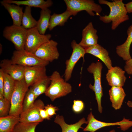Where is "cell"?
Wrapping results in <instances>:
<instances>
[{
    "mask_svg": "<svg viewBox=\"0 0 132 132\" xmlns=\"http://www.w3.org/2000/svg\"><path fill=\"white\" fill-rule=\"evenodd\" d=\"M73 49L72 54L69 58L65 62L66 68L64 74V79L67 82L71 78L72 72L76 64L81 57L84 60V56L86 54L85 49L76 42L75 40L71 43Z\"/></svg>",
    "mask_w": 132,
    "mask_h": 132,
    "instance_id": "obj_10",
    "label": "cell"
},
{
    "mask_svg": "<svg viewBox=\"0 0 132 132\" xmlns=\"http://www.w3.org/2000/svg\"><path fill=\"white\" fill-rule=\"evenodd\" d=\"M98 1L100 4L107 5L110 9L109 14L108 15L100 16L99 19L106 23L112 22V30H115L120 24L129 20L125 4L122 0H115L112 2L105 0H99Z\"/></svg>",
    "mask_w": 132,
    "mask_h": 132,
    "instance_id": "obj_1",
    "label": "cell"
},
{
    "mask_svg": "<svg viewBox=\"0 0 132 132\" xmlns=\"http://www.w3.org/2000/svg\"><path fill=\"white\" fill-rule=\"evenodd\" d=\"M127 104L128 106L132 108V101H128L127 103Z\"/></svg>",
    "mask_w": 132,
    "mask_h": 132,
    "instance_id": "obj_38",
    "label": "cell"
},
{
    "mask_svg": "<svg viewBox=\"0 0 132 132\" xmlns=\"http://www.w3.org/2000/svg\"><path fill=\"white\" fill-rule=\"evenodd\" d=\"M1 5L7 11L12 19L13 25L18 26L22 25L23 12V8L15 4H11L4 2H0Z\"/></svg>",
    "mask_w": 132,
    "mask_h": 132,
    "instance_id": "obj_18",
    "label": "cell"
},
{
    "mask_svg": "<svg viewBox=\"0 0 132 132\" xmlns=\"http://www.w3.org/2000/svg\"><path fill=\"white\" fill-rule=\"evenodd\" d=\"M72 15V13L67 10L61 14L54 13L51 16L48 29L51 31L57 26L64 25L69 17Z\"/></svg>",
    "mask_w": 132,
    "mask_h": 132,
    "instance_id": "obj_24",
    "label": "cell"
},
{
    "mask_svg": "<svg viewBox=\"0 0 132 132\" xmlns=\"http://www.w3.org/2000/svg\"><path fill=\"white\" fill-rule=\"evenodd\" d=\"M47 77L45 66L25 67L24 79L28 87Z\"/></svg>",
    "mask_w": 132,
    "mask_h": 132,
    "instance_id": "obj_14",
    "label": "cell"
},
{
    "mask_svg": "<svg viewBox=\"0 0 132 132\" xmlns=\"http://www.w3.org/2000/svg\"><path fill=\"white\" fill-rule=\"evenodd\" d=\"M2 45L1 44H0V54H1V53L2 52Z\"/></svg>",
    "mask_w": 132,
    "mask_h": 132,
    "instance_id": "obj_39",
    "label": "cell"
},
{
    "mask_svg": "<svg viewBox=\"0 0 132 132\" xmlns=\"http://www.w3.org/2000/svg\"><path fill=\"white\" fill-rule=\"evenodd\" d=\"M44 109L48 115L51 117L56 114V112L59 110L57 107L54 106L51 104H48L45 106Z\"/></svg>",
    "mask_w": 132,
    "mask_h": 132,
    "instance_id": "obj_33",
    "label": "cell"
},
{
    "mask_svg": "<svg viewBox=\"0 0 132 132\" xmlns=\"http://www.w3.org/2000/svg\"><path fill=\"white\" fill-rule=\"evenodd\" d=\"M125 71L118 66L112 67L106 75V79L109 85L112 87H122L127 78L125 75Z\"/></svg>",
    "mask_w": 132,
    "mask_h": 132,
    "instance_id": "obj_15",
    "label": "cell"
},
{
    "mask_svg": "<svg viewBox=\"0 0 132 132\" xmlns=\"http://www.w3.org/2000/svg\"><path fill=\"white\" fill-rule=\"evenodd\" d=\"M51 37L49 34H41L36 27L27 30L24 49L34 54L42 45L49 41Z\"/></svg>",
    "mask_w": 132,
    "mask_h": 132,
    "instance_id": "obj_8",
    "label": "cell"
},
{
    "mask_svg": "<svg viewBox=\"0 0 132 132\" xmlns=\"http://www.w3.org/2000/svg\"><path fill=\"white\" fill-rule=\"evenodd\" d=\"M49 77L50 84L45 94L51 101L65 96L72 92L71 85L61 77L58 72L54 71Z\"/></svg>",
    "mask_w": 132,
    "mask_h": 132,
    "instance_id": "obj_2",
    "label": "cell"
},
{
    "mask_svg": "<svg viewBox=\"0 0 132 132\" xmlns=\"http://www.w3.org/2000/svg\"><path fill=\"white\" fill-rule=\"evenodd\" d=\"M97 32L92 22H89L82 30V38L79 45L85 49L98 44V37Z\"/></svg>",
    "mask_w": 132,
    "mask_h": 132,
    "instance_id": "obj_16",
    "label": "cell"
},
{
    "mask_svg": "<svg viewBox=\"0 0 132 132\" xmlns=\"http://www.w3.org/2000/svg\"><path fill=\"white\" fill-rule=\"evenodd\" d=\"M39 123H23L19 122L14 127L12 132H35Z\"/></svg>",
    "mask_w": 132,
    "mask_h": 132,
    "instance_id": "obj_29",
    "label": "cell"
},
{
    "mask_svg": "<svg viewBox=\"0 0 132 132\" xmlns=\"http://www.w3.org/2000/svg\"><path fill=\"white\" fill-rule=\"evenodd\" d=\"M27 32V30L22 26L12 25L5 27L3 35L13 44L16 50L21 51L24 49Z\"/></svg>",
    "mask_w": 132,
    "mask_h": 132,
    "instance_id": "obj_5",
    "label": "cell"
},
{
    "mask_svg": "<svg viewBox=\"0 0 132 132\" xmlns=\"http://www.w3.org/2000/svg\"><path fill=\"white\" fill-rule=\"evenodd\" d=\"M84 104L81 100H74L72 106V109L73 111L76 113H79L83 110Z\"/></svg>",
    "mask_w": 132,
    "mask_h": 132,
    "instance_id": "obj_32",
    "label": "cell"
},
{
    "mask_svg": "<svg viewBox=\"0 0 132 132\" xmlns=\"http://www.w3.org/2000/svg\"><path fill=\"white\" fill-rule=\"evenodd\" d=\"M125 72L128 74L132 75V58L126 61L124 67Z\"/></svg>",
    "mask_w": 132,
    "mask_h": 132,
    "instance_id": "obj_35",
    "label": "cell"
},
{
    "mask_svg": "<svg viewBox=\"0 0 132 132\" xmlns=\"http://www.w3.org/2000/svg\"><path fill=\"white\" fill-rule=\"evenodd\" d=\"M4 2L10 4H13L18 6L25 5L31 7L39 8L41 10L46 9L53 4V1L51 0L45 1L44 0H27L17 1L13 0H3Z\"/></svg>",
    "mask_w": 132,
    "mask_h": 132,
    "instance_id": "obj_22",
    "label": "cell"
},
{
    "mask_svg": "<svg viewBox=\"0 0 132 132\" xmlns=\"http://www.w3.org/2000/svg\"><path fill=\"white\" fill-rule=\"evenodd\" d=\"M31 7L26 6L22 16L21 26L25 29L28 30L36 27L37 21L32 16Z\"/></svg>",
    "mask_w": 132,
    "mask_h": 132,
    "instance_id": "obj_27",
    "label": "cell"
},
{
    "mask_svg": "<svg viewBox=\"0 0 132 132\" xmlns=\"http://www.w3.org/2000/svg\"><path fill=\"white\" fill-rule=\"evenodd\" d=\"M102 67V63L100 62L97 61L96 63H91L87 68L88 71L93 74L94 79V84L92 85L90 84L89 86L94 92L95 99L98 104V110L100 113H102V111L101 99L103 94L101 84Z\"/></svg>",
    "mask_w": 132,
    "mask_h": 132,
    "instance_id": "obj_6",
    "label": "cell"
},
{
    "mask_svg": "<svg viewBox=\"0 0 132 132\" xmlns=\"http://www.w3.org/2000/svg\"><path fill=\"white\" fill-rule=\"evenodd\" d=\"M28 88L24 78L20 81H15L14 89L10 100L11 107L9 115L20 116L23 111V101Z\"/></svg>",
    "mask_w": 132,
    "mask_h": 132,
    "instance_id": "obj_3",
    "label": "cell"
},
{
    "mask_svg": "<svg viewBox=\"0 0 132 132\" xmlns=\"http://www.w3.org/2000/svg\"><path fill=\"white\" fill-rule=\"evenodd\" d=\"M40 114L41 117L44 120H50L51 117L48 115L44 109H42L40 110Z\"/></svg>",
    "mask_w": 132,
    "mask_h": 132,
    "instance_id": "obj_36",
    "label": "cell"
},
{
    "mask_svg": "<svg viewBox=\"0 0 132 132\" xmlns=\"http://www.w3.org/2000/svg\"><path fill=\"white\" fill-rule=\"evenodd\" d=\"M85 49L86 53L92 55L100 59L104 63L108 69L112 67L108 52L101 45L97 44Z\"/></svg>",
    "mask_w": 132,
    "mask_h": 132,
    "instance_id": "obj_17",
    "label": "cell"
},
{
    "mask_svg": "<svg viewBox=\"0 0 132 132\" xmlns=\"http://www.w3.org/2000/svg\"><path fill=\"white\" fill-rule=\"evenodd\" d=\"M51 13V11L48 8L41 10V11L40 17L37 21L36 27L41 34H45L46 30L48 28Z\"/></svg>",
    "mask_w": 132,
    "mask_h": 132,
    "instance_id": "obj_25",
    "label": "cell"
},
{
    "mask_svg": "<svg viewBox=\"0 0 132 132\" xmlns=\"http://www.w3.org/2000/svg\"><path fill=\"white\" fill-rule=\"evenodd\" d=\"M128 37L122 44L117 46L116 48V53L123 60L127 61L132 58L130 53V48L132 43V24L127 30Z\"/></svg>",
    "mask_w": 132,
    "mask_h": 132,
    "instance_id": "obj_19",
    "label": "cell"
},
{
    "mask_svg": "<svg viewBox=\"0 0 132 132\" xmlns=\"http://www.w3.org/2000/svg\"><path fill=\"white\" fill-rule=\"evenodd\" d=\"M58 44L56 42L50 40L42 45L34 54L41 60L52 62L59 58V54L57 48Z\"/></svg>",
    "mask_w": 132,
    "mask_h": 132,
    "instance_id": "obj_11",
    "label": "cell"
},
{
    "mask_svg": "<svg viewBox=\"0 0 132 132\" xmlns=\"http://www.w3.org/2000/svg\"><path fill=\"white\" fill-rule=\"evenodd\" d=\"M109 132H115V131L114 130H112L110 131Z\"/></svg>",
    "mask_w": 132,
    "mask_h": 132,
    "instance_id": "obj_40",
    "label": "cell"
},
{
    "mask_svg": "<svg viewBox=\"0 0 132 132\" xmlns=\"http://www.w3.org/2000/svg\"><path fill=\"white\" fill-rule=\"evenodd\" d=\"M11 107L10 101L4 97L0 99V117L9 115Z\"/></svg>",
    "mask_w": 132,
    "mask_h": 132,
    "instance_id": "obj_31",
    "label": "cell"
},
{
    "mask_svg": "<svg viewBox=\"0 0 132 132\" xmlns=\"http://www.w3.org/2000/svg\"><path fill=\"white\" fill-rule=\"evenodd\" d=\"M15 81L9 75L4 73L3 88L4 97L5 99L10 101L14 89Z\"/></svg>",
    "mask_w": 132,
    "mask_h": 132,
    "instance_id": "obj_28",
    "label": "cell"
},
{
    "mask_svg": "<svg viewBox=\"0 0 132 132\" xmlns=\"http://www.w3.org/2000/svg\"><path fill=\"white\" fill-rule=\"evenodd\" d=\"M20 116L9 115L0 117V132H12L15 125L20 121Z\"/></svg>",
    "mask_w": 132,
    "mask_h": 132,
    "instance_id": "obj_23",
    "label": "cell"
},
{
    "mask_svg": "<svg viewBox=\"0 0 132 132\" xmlns=\"http://www.w3.org/2000/svg\"><path fill=\"white\" fill-rule=\"evenodd\" d=\"M11 60L14 63L25 67H46L49 63L40 59L34 54L28 52L24 49L21 51H14Z\"/></svg>",
    "mask_w": 132,
    "mask_h": 132,
    "instance_id": "obj_7",
    "label": "cell"
},
{
    "mask_svg": "<svg viewBox=\"0 0 132 132\" xmlns=\"http://www.w3.org/2000/svg\"><path fill=\"white\" fill-rule=\"evenodd\" d=\"M109 93L112 107L116 110L120 109L126 96L122 87H111L109 90Z\"/></svg>",
    "mask_w": 132,
    "mask_h": 132,
    "instance_id": "obj_21",
    "label": "cell"
},
{
    "mask_svg": "<svg viewBox=\"0 0 132 132\" xmlns=\"http://www.w3.org/2000/svg\"><path fill=\"white\" fill-rule=\"evenodd\" d=\"M0 68L5 73L9 75L15 81H20L24 78L25 66L13 63L11 59L1 60Z\"/></svg>",
    "mask_w": 132,
    "mask_h": 132,
    "instance_id": "obj_13",
    "label": "cell"
},
{
    "mask_svg": "<svg viewBox=\"0 0 132 132\" xmlns=\"http://www.w3.org/2000/svg\"><path fill=\"white\" fill-rule=\"evenodd\" d=\"M128 13H132V1L125 4Z\"/></svg>",
    "mask_w": 132,
    "mask_h": 132,
    "instance_id": "obj_37",
    "label": "cell"
},
{
    "mask_svg": "<svg viewBox=\"0 0 132 132\" xmlns=\"http://www.w3.org/2000/svg\"><path fill=\"white\" fill-rule=\"evenodd\" d=\"M50 83V77L46 78L35 83L31 86L35 96V99L40 95L45 93Z\"/></svg>",
    "mask_w": 132,
    "mask_h": 132,
    "instance_id": "obj_26",
    "label": "cell"
},
{
    "mask_svg": "<svg viewBox=\"0 0 132 132\" xmlns=\"http://www.w3.org/2000/svg\"><path fill=\"white\" fill-rule=\"evenodd\" d=\"M87 121L88 124L84 129V131L95 132L102 128L114 125L120 126L119 128L122 130L125 131L132 126V121L124 118L121 121L113 123L99 121L95 118L91 111L88 115Z\"/></svg>",
    "mask_w": 132,
    "mask_h": 132,
    "instance_id": "obj_9",
    "label": "cell"
},
{
    "mask_svg": "<svg viewBox=\"0 0 132 132\" xmlns=\"http://www.w3.org/2000/svg\"><path fill=\"white\" fill-rule=\"evenodd\" d=\"M44 105L41 100L35 101L33 104L27 110L22 111L20 116V122L23 123H39L44 120L40 116V110L44 109Z\"/></svg>",
    "mask_w": 132,
    "mask_h": 132,
    "instance_id": "obj_12",
    "label": "cell"
},
{
    "mask_svg": "<svg viewBox=\"0 0 132 132\" xmlns=\"http://www.w3.org/2000/svg\"><path fill=\"white\" fill-rule=\"evenodd\" d=\"M54 122L60 126L62 132H78L80 128H83L81 127L83 124H87L88 123L85 118H83L74 124H68L65 122L63 116L59 115L56 116Z\"/></svg>",
    "mask_w": 132,
    "mask_h": 132,
    "instance_id": "obj_20",
    "label": "cell"
},
{
    "mask_svg": "<svg viewBox=\"0 0 132 132\" xmlns=\"http://www.w3.org/2000/svg\"><path fill=\"white\" fill-rule=\"evenodd\" d=\"M35 99V95L32 89L30 88L26 93L24 99L22 111L27 110L31 107Z\"/></svg>",
    "mask_w": 132,
    "mask_h": 132,
    "instance_id": "obj_30",
    "label": "cell"
},
{
    "mask_svg": "<svg viewBox=\"0 0 132 132\" xmlns=\"http://www.w3.org/2000/svg\"><path fill=\"white\" fill-rule=\"evenodd\" d=\"M4 81V73L0 69V99L4 98L3 88Z\"/></svg>",
    "mask_w": 132,
    "mask_h": 132,
    "instance_id": "obj_34",
    "label": "cell"
},
{
    "mask_svg": "<svg viewBox=\"0 0 132 132\" xmlns=\"http://www.w3.org/2000/svg\"><path fill=\"white\" fill-rule=\"evenodd\" d=\"M66 10L70 11L72 15L75 16L79 12L85 11L90 16H100L102 11L101 7L92 0H64Z\"/></svg>",
    "mask_w": 132,
    "mask_h": 132,
    "instance_id": "obj_4",
    "label": "cell"
}]
</instances>
